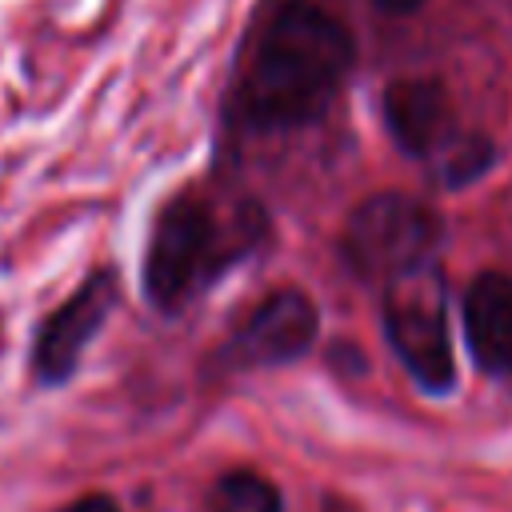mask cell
<instances>
[{"mask_svg": "<svg viewBox=\"0 0 512 512\" xmlns=\"http://www.w3.org/2000/svg\"><path fill=\"white\" fill-rule=\"evenodd\" d=\"M352 32L316 0H288L256 40L240 104L256 128L316 120L352 68Z\"/></svg>", "mask_w": 512, "mask_h": 512, "instance_id": "6da1fadb", "label": "cell"}, {"mask_svg": "<svg viewBox=\"0 0 512 512\" xmlns=\"http://www.w3.org/2000/svg\"><path fill=\"white\" fill-rule=\"evenodd\" d=\"M244 252V240H228L216 212L196 196H176L160 208L144 256V288L160 308H180L204 280Z\"/></svg>", "mask_w": 512, "mask_h": 512, "instance_id": "7a4b0ae2", "label": "cell"}, {"mask_svg": "<svg viewBox=\"0 0 512 512\" xmlns=\"http://www.w3.org/2000/svg\"><path fill=\"white\" fill-rule=\"evenodd\" d=\"M384 332L428 392H448L456 380L452 332H448V292L436 260L388 280L384 288Z\"/></svg>", "mask_w": 512, "mask_h": 512, "instance_id": "3957f363", "label": "cell"}, {"mask_svg": "<svg viewBox=\"0 0 512 512\" xmlns=\"http://www.w3.org/2000/svg\"><path fill=\"white\" fill-rule=\"evenodd\" d=\"M436 240H440V220L424 200L380 192L356 204V212L348 216L340 236V256L360 276L396 280L428 264Z\"/></svg>", "mask_w": 512, "mask_h": 512, "instance_id": "277c9868", "label": "cell"}, {"mask_svg": "<svg viewBox=\"0 0 512 512\" xmlns=\"http://www.w3.org/2000/svg\"><path fill=\"white\" fill-rule=\"evenodd\" d=\"M112 304H116V276L112 272H92L40 324V336H36V348H32V368L44 384H60V380L72 376V368L80 364V352L100 332Z\"/></svg>", "mask_w": 512, "mask_h": 512, "instance_id": "5b68a950", "label": "cell"}, {"mask_svg": "<svg viewBox=\"0 0 512 512\" xmlns=\"http://www.w3.org/2000/svg\"><path fill=\"white\" fill-rule=\"evenodd\" d=\"M316 328H320L316 304L304 292L284 288L244 320V328L232 340V356L240 364H284L296 360L316 340Z\"/></svg>", "mask_w": 512, "mask_h": 512, "instance_id": "8992f818", "label": "cell"}, {"mask_svg": "<svg viewBox=\"0 0 512 512\" xmlns=\"http://www.w3.org/2000/svg\"><path fill=\"white\" fill-rule=\"evenodd\" d=\"M384 124L392 140L412 152L428 156L452 144V108L436 80H396L384 92Z\"/></svg>", "mask_w": 512, "mask_h": 512, "instance_id": "52a82bcc", "label": "cell"}, {"mask_svg": "<svg viewBox=\"0 0 512 512\" xmlns=\"http://www.w3.org/2000/svg\"><path fill=\"white\" fill-rule=\"evenodd\" d=\"M464 336L484 372H512V276L480 272L464 292Z\"/></svg>", "mask_w": 512, "mask_h": 512, "instance_id": "ba28073f", "label": "cell"}, {"mask_svg": "<svg viewBox=\"0 0 512 512\" xmlns=\"http://www.w3.org/2000/svg\"><path fill=\"white\" fill-rule=\"evenodd\" d=\"M212 512H280V492L256 472H228L208 492Z\"/></svg>", "mask_w": 512, "mask_h": 512, "instance_id": "9c48e42d", "label": "cell"}, {"mask_svg": "<svg viewBox=\"0 0 512 512\" xmlns=\"http://www.w3.org/2000/svg\"><path fill=\"white\" fill-rule=\"evenodd\" d=\"M496 160V148L488 136L480 132H468V136H452V144L444 148L440 156V180L448 188H460V184H472L476 176H484Z\"/></svg>", "mask_w": 512, "mask_h": 512, "instance_id": "30bf717a", "label": "cell"}, {"mask_svg": "<svg viewBox=\"0 0 512 512\" xmlns=\"http://www.w3.org/2000/svg\"><path fill=\"white\" fill-rule=\"evenodd\" d=\"M68 512H120L108 496H88V500H80V504H72Z\"/></svg>", "mask_w": 512, "mask_h": 512, "instance_id": "8fae6325", "label": "cell"}, {"mask_svg": "<svg viewBox=\"0 0 512 512\" xmlns=\"http://www.w3.org/2000/svg\"><path fill=\"white\" fill-rule=\"evenodd\" d=\"M384 12H412V8H420L424 0H376Z\"/></svg>", "mask_w": 512, "mask_h": 512, "instance_id": "7c38bea8", "label": "cell"}]
</instances>
